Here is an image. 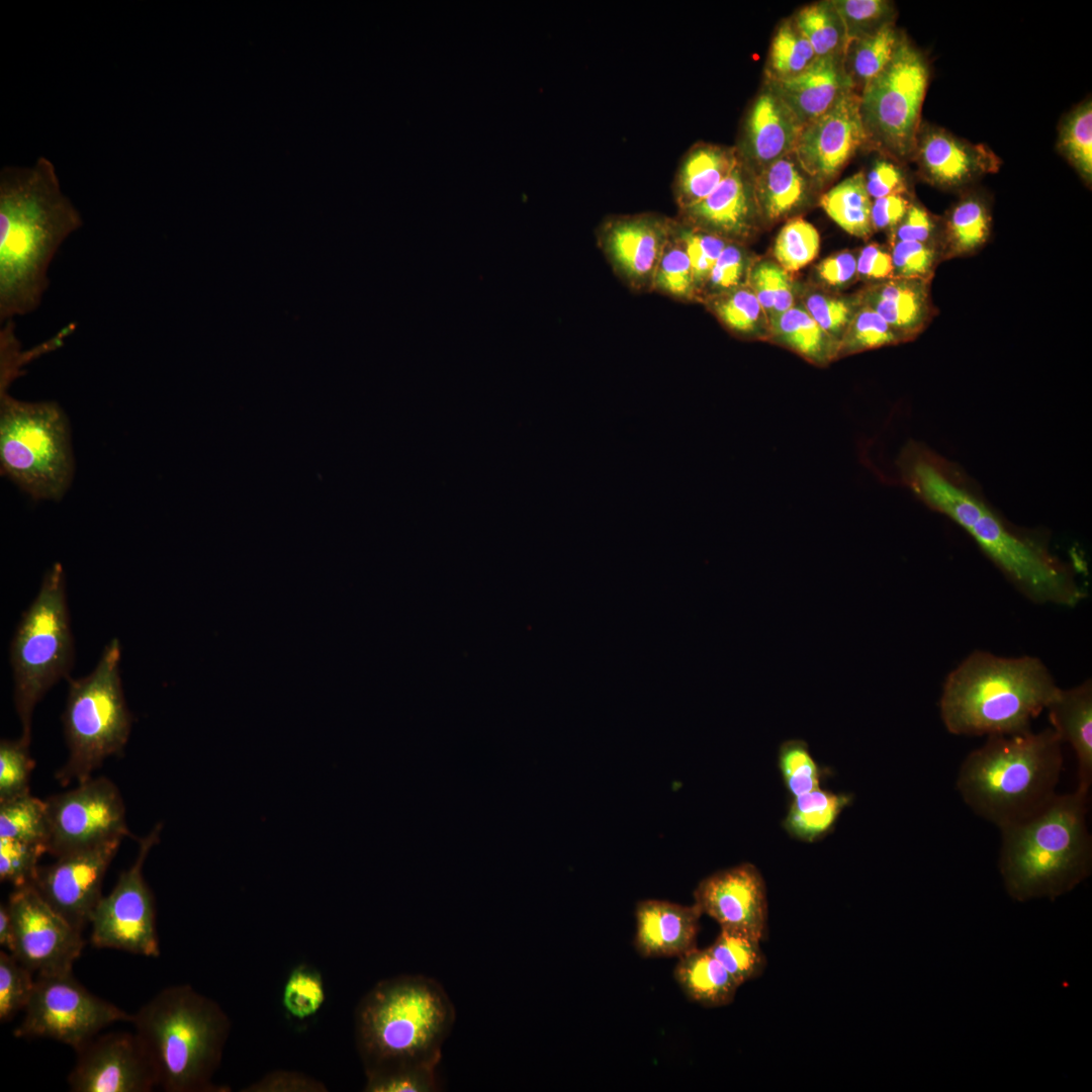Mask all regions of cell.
<instances>
[{"instance_id":"cell-42","label":"cell","mask_w":1092,"mask_h":1092,"mask_svg":"<svg viewBox=\"0 0 1092 1092\" xmlns=\"http://www.w3.org/2000/svg\"><path fill=\"white\" fill-rule=\"evenodd\" d=\"M652 289L670 297L698 301L689 256L672 229L657 264Z\"/></svg>"},{"instance_id":"cell-32","label":"cell","mask_w":1092,"mask_h":1092,"mask_svg":"<svg viewBox=\"0 0 1092 1092\" xmlns=\"http://www.w3.org/2000/svg\"><path fill=\"white\" fill-rule=\"evenodd\" d=\"M702 302L736 337L768 340V317L747 283L707 296Z\"/></svg>"},{"instance_id":"cell-25","label":"cell","mask_w":1092,"mask_h":1092,"mask_svg":"<svg viewBox=\"0 0 1092 1092\" xmlns=\"http://www.w3.org/2000/svg\"><path fill=\"white\" fill-rule=\"evenodd\" d=\"M765 82L803 127L825 113L842 93L854 90L844 70L842 56L817 58L807 70L793 78Z\"/></svg>"},{"instance_id":"cell-11","label":"cell","mask_w":1092,"mask_h":1092,"mask_svg":"<svg viewBox=\"0 0 1092 1092\" xmlns=\"http://www.w3.org/2000/svg\"><path fill=\"white\" fill-rule=\"evenodd\" d=\"M928 76L924 57L901 35L890 62L859 94L868 143L894 158L914 156Z\"/></svg>"},{"instance_id":"cell-26","label":"cell","mask_w":1092,"mask_h":1092,"mask_svg":"<svg viewBox=\"0 0 1092 1092\" xmlns=\"http://www.w3.org/2000/svg\"><path fill=\"white\" fill-rule=\"evenodd\" d=\"M1052 728L1061 741L1069 743L1077 757V790L1089 793L1092 783V682L1086 679L1059 689L1046 707Z\"/></svg>"},{"instance_id":"cell-18","label":"cell","mask_w":1092,"mask_h":1092,"mask_svg":"<svg viewBox=\"0 0 1092 1092\" xmlns=\"http://www.w3.org/2000/svg\"><path fill=\"white\" fill-rule=\"evenodd\" d=\"M866 144L859 94L847 90L825 113L803 127L794 155L814 185L820 187L837 176Z\"/></svg>"},{"instance_id":"cell-20","label":"cell","mask_w":1092,"mask_h":1092,"mask_svg":"<svg viewBox=\"0 0 1092 1092\" xmlns=\"http://www.w3.org/2000/svg\"><path fill=\"white\" fill-rule=\"evenodd\" d=\"M671 219L642 213L608 219L599 241L614 271L632 289H652L657 264L668 240Z\"/></svg>"},{"instance_id":"cell-49","label":"cell","mask_w":1092,"mask_h":1092,"mask_svg":"<svg viewBox=\"0 0 1092 1092\" xmlns=\"http://www.w3.org/2000/svg\"><path fill=\"white\" fill-rule=\"evenodd\" d=\"M30 742L2 739L0 742V802L30 794V774L34 761L29 754Z\"/></svg>"},{"instance_id":"cell-5","label":"cell","mask_w":1092,"mask_h":1092,"mask_svg":"<svg viewBox=\"0 0 1092 1092\" xmlns=\"http://www.w3.org/2000/svg\"><path fill=\"white\" fill-rule=\"evenodd\" d=\"M1088 795L1056 794L1030 817L1000 829L999 871L1011 898L1053 901L1090 876Z\"/></svg>"},{"instance_id":"cell-14","label":"cell","mask_w":1092,"mask_h":1092,"mask_svg":"<svg viewBox=\"0 0 1092 1092\" xmlns=\"http://www.w3.org/2000/svg\"><path fill=\"white\" fill-rule=\"evenodd\" d=\"M46 803L48 852L56 857L129 835L121 794L104 777H91Z\"/></svg>"},{"instance_id":"cell-33","label":"cell","mask_w":1092,"mask_h":1092,"mask_svg":"<svg viewBox=\"0 0 1092 1092\" xmlns=\"http://www.w3.org/2000/svg\"><path fill=\"white\" fill-rule=\"evenodd\" d=\"M872 202L862 172L845 178L819 199L822 209L837 225L847 234L864 240L874 232Z\"/></svg>"},{"instance_id":"cell-62","label":"cell","mask_w":1092,"mask_h":1092,"mask_svg":"<svg viewBox=\"0 0 1092 1092\" xmlns=\"http://www.w3.org/2000/svg\"><path fill=\"white\" fill-rule=\"evenodd\" d=\"M910 202L903 194H893L874 199L871 208L872 226L875 231L892 232L905 215Z\"/></svg>"},{"instance_id":"cell-1","label":"cell","mask_w":1092,"mask_h":1092,"mask_svg":"<svg viewBox=\"0 0 1092 1092\" xmlns=\"http://www.w3.org/2000/svg\"><path fill=\"white\" fill-rule=\"evenodd\" d=\"M898 482L929 509L961 526L1026 598L1074 607L1085 597L1072 566L1037 533L1010 524L953 462L910 441L896 459Z\"/></svg>"},{"instance_id":"cell-15","label":"cell","mask_w":1092,"mask_h":1092,"mask_svg":"<svg viewBox=\"0 0 1092 1092\" xmlns=\"http://www.w3.org/2000/svg\"><path fill=\"white\" fill-rule=\"evenodd\" d=\"M7 905L13 923L10 952L37 975L72 972L84 947L82 931L55 911L32 884L14 888Z\"/></svg>"},{"instance_id":"cell-21","label":"cell","mask_w":1092,"mask_h":1092,"mask_svg":"<svg viewBox=\"0 0 1092 1092\" xmlns=\"http://www.w3.org/2000/svg\"><path fill=\"white\" fill-rule=\"evenodd\" d=\"M678 220L744 245L759 230L752 175L742 161L707 197L679 210Z\"/></svg>"},{"instance_id":"cell-57","label":"cell","mask_w":1092,"mask_h":1092,"mask_svg":"<svg viewBox=\"0 0 1092 1092\" xmlns=\"http://www.w3.org/2000/svg\"><path fill=\"white\" fill-rule=\"evenodd\" d=\"M936 224L931 214L922 206L910 203L905 215L890 233L891 242L910 241L932 244Z\"/></svg>"},{"instance_id":"cell-9","label":"cell","mask_w":1092,"mask_h":1092,"mask_svg":"<svg viewBox=\"0 0 1092 1092\" xmlns=\"http://www.w3.org/2000/svg\"><path fill=\"white\" fill-rule=\"evenodd\" d=\"M121 647L117 638L103 649L86 676L68 678L62 716L69 750L57 780L63 785L87 781L111 755L122 753L131 729L120 677Z\"/></svg>"},{"instance_id":"cell-22","label":"cell","mask_w":1092,"mask_h":1092,"mask_svg":"<svg viewBox=\"0 0 1092 1092\" xmlns=\"http://www.w3.org/2000/svg\"><path fill=\"white\" fill-rule=\"evenodd\" d=\"M803 125L765 82L753 100L744 122L741 161L751 175L794 152Z\"/></svg>"},{"instance_id":"cell-3","label":"cell","mask_w":1092,"mask_h":1092,"mask_svg":"<svg viewBox=\"0 0 1092 1092\" xmlns=\"http://www.w3.org/2000/svg\"><path fill=\"white\" fill-rule=\"evenodd\" d=\"M1059 689L1037 657H1003L977 650L946 676L940 717L954 735L1024 733Z\"/></svg>"},{"instance_id":"cell-28","label":"cell","mask_w":1092,"mask_h":1092,"mask_svg":"<svg viewBox=\"0 0 1092 1092\" xmlns=\"http://www.w3.org/2000/svg\"><path fill=\"white\" fill-rule=\"evenodd\" d=\"M752 184L761 223L767 224L784 220L803 208L815 186L794 152L752 175Z\"/></svg>"},{"instance_id":"cell-27","label":"cell","mask_w":1092,"mask_h":1092,"mask_svg":"<svg viewBox=\"0 0 1092 1092\" xmlns=\"http://www.w3.org/2000/svg\"><path fill=\"white\" fill-rule=\"evenodd\" d=\"M929 281L890 278L869 284L856 293L905 341L915 337L930 315Z\"/></svg>"},{"instance_id":"cell-55","label":"cell","mask_w":1092,"mask_h":1092,"mask_svg":"<svg viewBox=\"0 0 1092 1092\" xmlns=\"http://www.w3.org/2000/svg\"><path fill=\"white\" fill-rule=\"evenodd\" d=\"M753 261L744 245L728 243L711 270L700 301L707 296L746 284Z\"/></svg>"},{"instance_id":"cell-54","label":"cell","mask_w":1092,"mask_h":1092,"mask_svg":"<svg viewBox=\"0 0 1092 1092\" xmlns=\"http://www.w3.org/2000/svg\"><path fill=\"white\" fill-rule=\"evenodd\" d=\"M48 852L43 844L0 837V880L14 888L31 884L39 857Z\"/></svg>"},{"instance_id":"cell-24","label":"cell","mask_w":1092,"mask_h":1092,"mask_svg":"<svg viewBox=\"0 0 1092 1092\" xmlns=\"http://www.w3.org/2000/svg\"><path fill=\"white\" fill-rule=\"evenodd\" d=\"M914 155L924 176L943 187L960 186L998 166L997 157L985 146L971 145L936 127L921 132Z\"/></svg>"},{"instance_id":"cell-6","label":"cell","mask_w":1092,"mask_h":1092,"mask_svg":"<svg viewBox=\"0 0 1092 1092\" xmlns=\"http://www.w3.org/2000/svg\"><path fill=\"white\" fill-rule=\"evenodd\" d=\"M1062 744L1053 728L990 735L963 761L957 790L974 813L999 829L1020 822L1055 797Z\"/></svg>"},{"instance_id":"cell-10","label":"cell","mask_w":1092,"mask_h":1092,"mask_svg":"<svg viewBox=\"0 0 1092 1092\" xmlns=\"http://www.w3.org/2000/svg\"><path fill=\"white\" fill-rule=\"evenodd\" d=\"M1 471L34 499L59 500L73 477L66 417L53 401L15 399L1 389Z\"/></svg>"},{"instance_id":"cell-30","label":"cell","mask_w":1092,"mask_h":1092,"mask_svg":"<svg viewBox=\"0 0 1092 1092\" xmlns=\"http://www.w3.org/2000/svg\"><path fill=\"white\" fill-rule=\"evenodd\" d=\"M673 978L687 998L706 1008L731 1004L739 984L708 948H694L677 958Z\"/></svg>"},{"instance_id":"cell-23","label":"cell","mask_w":1092,"mask_h":1092,"mask_svg":"<svg viewBox=\"0 0 1092 1092\" xmlns=\"http://www.w3.org/2000/svg\"><path fill=\"white\" fill-rule=\"evenodd\" d=\"M702 915L694 903L639 901L635 907L634 947L643 958H679L697 947Z\"/></svg>"},{"instance_id":"cell-16","label":"cell","mask_w":1092,"mask_h":1092,"mask_svg":"<svg viewBox=\"0 0 1092 1092\" xmlns=\"http://www.w3.org/2000/svg\"><path fill=\"white\" fill-rule=\"evenodd\" d=\"M121 840L113 838L82 848L37 868L31 884L55 911L80 931L90 924L102 898L103 880Z\"/></svg>"},{"instance_id":"cell-39","label":"cell","mask_w":1092,"mask_h":1092,"mask_svg":"<svg viewBox=\"0 0 1092 1092\" xmlns=\"http://www.w3.org/2000/svg\"><path fill=\"white\" fill-rule=\"evenodd\" d=\"M0 837L39 843L48 848L46 801L28 794L0 802Z\"/></svg>"},{"instance_id":"cell-38","label":"cell","mask_w":1092,"mask_h":1092,"mask_svg":"<svg viewBox=\"0 0 1092 1092\" xmlns=\"http://www.w3.org/2000/svg\"><path fill=\"white\" fill-rule=\"evenodd\" d=\"M793 18L812 46L817 58L843 57L846 48L845 29L831 0L805 5L793 15Z\"/></svg>"},{"instance_id":"cell-12","label":"cell","mask_w":1092,"mask_h":1092,"mask_svg":"<svg viewBox=\"0 0 1092 1092\" xmlns=\"http://www.w3.org/2000/svg\"><path fill=\"white\" fill-rule=\"evenodd\" d=\"M131 1014L92 994L72 972L37 975L15 1037H48L75 1051L105 1027L130 1022Z\"/></svg>"},{"instance_id":"cell-29","label":"cell","mask_w":1092,"mask_h":1092,"mask_svg":"<svg viewBox=\"0 0 1092 1092\" xmlns=\"http://www.w3.org/2000/svg\"><path fill=\"white\" fill-rule=\"evenodd\" d=\"M741 161L736 148L697 144L684 158L674 182L678 209L688 208L713 192Z\"/></svg>"},{"instance_id":"cell-52","label":"cell","mask_w":1092,"mask_h":1092,"mask_svg":"<svg viewBox=\"0 0 1092 1092\" xmlns=\"http://www.w3.org/2000/svg\"><path fill=\"white\" fill-rule=\"evenodd\" d=\"M779 766L785 785L794 797L819 788V768L805 741L783 742L779 749Z\"/></svg>"},{"instance_id":"cell-17","label":"cell","mask_w":1092,"mask_h":1092,"mask_svg":"<svg viewBox=\"0 0 1092 1092\" xmlns=\"http://www.w3.org/2000/svg\"><path fill=\"white\" fill-rule=\"evenodd\" d=\"M68 1076L74 1092H149L158 1086L151 1058L136 1033L97 1034L76 1050Z\"/></svg>"},{"instance_id":"cell-45","label":"cell","mask_w":1092,"mask_h":1092,"mask_svg":"<svg viewBox=\"0 0 1092 1092\" xmlns=\"http://www.w3.org/2000/svg\"><path fill=\"white\" fill-rule=\"evenodd\" d=\"M1058 147L1087 181L1092 177V104L1085 101L1071 111L1060 127Z\"/></svg>"},{"instance_id":"cell-46","label":"cell","mask_w":1092,"mask_h":1092,"mask_svg":"<svg viewBox=\"0 0 1092 1092\" xmlns=\"http://www.w3.org/2000/svg\"><path fill=\"white\" fill-rule=\"evenodd\" d=\"M799 295L800 305L839 345L841 337L859 305L857 295L844 296L811 287L804 289Z\"/></svg>"},{"instance_id":"cell-4","label":"cell","mask_w":1092,"mask_h":1092,"mask_svg":"<svg viewBox=\"0 0 1092 1092\" xmlns=\"http://www.w3.org/2000/svg\"><path fill=\"white\" fill-rule=\"evenodd\" d=\"M436 980L402 975L378 982L359 1002L355 1037L365 1073L407 1065L438 1066L455 1021Z\"/></svg>"},{"instance_id":"cell-31","label":"cell","mask_w":1092,"mask_h":1092,"mask_svg":"<svg viewBox=\"0 0 1092 1092\" xmlns=\"http://www.w3.org/2000/svg\"><path fill=\"white\" fill-rule=\"evenodd\" d=\"M768 341L784 346L817 366H826L838 359V342L800 304L770 320Z\"/></svg>"},{"instance_id":"cell-56","label":"cell","mask_w":1092,"mask_h":1092,"mask_svg":"<svg viewBox=\"0 0 1092 1092\" xmlns=\"http://www.w3.org/2000/svg\"><path fill=\"white\" fill-rule=\"evenodd\" d=\"M890 253L893 278L924 281L931 279L938 256L933 244L893 241Z\"/></svg>"},{"instance_id":"cell-35","label":"cell","mask_w":1092,"mask_h":1092,"mask_svg":"<svg viewBox=\"0 0 1092 1092\" xmlns=\"http://www.w3.org/2000/svg\"><path fill=\"white\" fill-rule=\"evenodd\" d=\"M794 798L785 819V828L791 835L806 841L824 835L850 801L848 796L820 788Z\"/></svg>"},{"instance_id":"cell-59","label":"cell","mask_w":1092,"mask_h":1092,"mask_svg":"<svg viewBox=\"0 0 1092 1092\" xmlns=\"http://www.w3.org/2000/svg\"><path fill=\"white\" fill-rule=\"evenodd\" d=\"M815 275L824 286L833 289L850 285L856 278V256L841 251L823 259L815 268Z\"/></svg>"},{"instance_id":"cell-53","label":"cell","mask_w":1092,"mask_h":1092,"mask_svg":"<svg viewBox=\"0 0 1092 1092\" xmlns=\"http://www.w3.org/2000/svg\"><path fill=\"white\" fill-rule=\"evenodd\" d=\"M437 1067L407 1065L366 1074V1092H434L439 1088Z\"/></svg>"},{"instance_id":"cell-40","label":"cell","mask_w":1092,"mask_h":1092,"mask_svg":"<svg viewBox=\"0 0 1092 1092\" xmlns=\"http://www.w3.org/2000/svg\"><path fill=\"white\" fill-rule=\"evenodd\" d=\"M747 284L755 294L768 321L796 304L797 288L786 270L771 260H754Z\"/></svg>"},{"instance_id":"cell-37","label":"cell","mask_w":1092,"mask_h":1092,"mask_svg":"<svg viewBox=\"0 0 1092 1092\" xmlns=\"http://www.w3.org/2000/svg\"><path fill=\"white\" fill-rule=\"evenodd\" d=\"M761 940L748 934L720 928L708 950L741 986L760 977L766 968Z\"/></svg>"},{"instance_id":"cell-47","label":"cell","mask_w":1092,"mask_h":1092,"mask_svg":"<svg viewBox=\"0 0 1092 1092\" xmlns=\"http://www.w3.org/2000/svg\"><path fill=\"white\" fill-rule=\"evenodd\" d=\"M321 973L306 964L296 966L289 974L282 992L286 1013L298 1020L314 1015L326 1000Z\"/></svg>"},{"instance_id":"cell-13","label":"cell","mask_w":1092,"mask_h":1092,"mask_svg":"<svg viewBox=\"0 0 1092 1092\" xmlns=\"http://www.w3.org/2000/svg\"><path fill=\"white\" fill-rule=\"evenodd\" d=\"M161 828L156 825L140 839L134 862L119 875L112 891L102 896L96 905L90 920L94 946L159 957L155 901L144 878L143 867L159 841Z\"/></svg>"},{"instance_id":"cell-19","label":"cell","mask_w":1092,"mask_h":1092,"mask_svg":"<svg viewBox=\"0 0 1092 1092\" xmlns=\"http://www.w3.org/2000/svg\"><path fill=\"white\" fill-rule=\"evenodd\" d=\"M694 904L723 929L763 941L767 936L766 887L760 872L741 863L704 878L694 891Z\"/></svg>"},{"instance_id":"cell-61","label":"cell","mask_w":1092,"mask_h":1092,"mask_svg":"<svg viewBox=\"0 0 1092 1092\" xmlns=\"http://www.w3.org/2000/svg\"><path fill=\"white\" fill-rule=\"evenodd\" d=\"M856 274L871 283L893 278L891 253L880 244H867L856 257Z\"/></svg>"},{"instance_id":"cell-48","label":"cell","mask_w":1092,"mask_h":1092,"mask_svg":"<svg viewBox=\"0 0 1092 1092\" xmlns=\"http://www.w3.org/2000/svg\"><path fill=\"white\" fill-rule=\"evenodd\" d=\"M672 229L689 256L700 301L716 260L730 242L678 219H672Z\"/></svg>"},{"instance_id":"cell-58","label":"cell","mask_w":1092,"mask_h":1092,"mask_svg":"<svg viewBox=\"0 0 1092 1092\" xmlns=\"http://www.w3.org/2000/svg\"><path fill=\"white\" fill-rule=\"evenodd\" d=\"M327 1087L304 1074L275 1071L252 1083L244 1091L249 1092H323Z\"/></svg>"},{"instance_id":"cell-41","label":"cell","mask_w":1092,"mask_h":1092,"mask_svg":"<svg viewBox=\"0 0 1092 1092\" xmlns=\"http://www.w3.org/2000/svg\"><path fill=\"white\" fill-rule=\"evenodd\" d=\"M990 233V215L985 204L978 198L966 197L950 211L945 234L949 250L954 255L974 252L987 240Z\"/></svg>"},{"instance_id":"cell-63","label":"cell","mask_w":1092,"mask_h":1092,"mask_svg":"<svg viewBox=\"0 0 1092 1092\" xmlns=\"http://www.w3.org/2000/svg\"><path fill=\"white\" fill-rule=\"evenodd\" d=\"M0 944L5 950L11 951L13 947V923L7 903L0 905Z\"/></svg>"},{"instance_id":"cell-50","label":"cell","mask_w":1092,"mask_h":1092,"mask_svg":"<svg viewBox=\"0 0 1092 1092\" xmlns=\"http://www.w3.org/2000/svg\"><path fill=\"white\" fill-rule=\"evenodd\" d=\"M845 29L846 43L893 22L894 5L886 0H831Z\"/></svg>"},{"instance_id":"cell-51","label":"cell","mask_w":1092,"mask_h":1092,"mask_svg":"<svg viewBox=\"0 0 1092 1092\" xmlns=\"http://www.w3.org/2000/svg\"><path fill=\"white\" fill-rule=\"evenodd\" d=\"M31 971L11 952L0 951V1021L11 1018L25 1009L33 992L35 980Z\"/></svg>"},{"instance_id":"cell-60","label":"cell","mask_w":1092,"mask_h":1092,"mask_svg":"<svg viewBox=\"0 0 1092 1092\" xmlns=\"http://www.w3.org/2000/svg\"><path fill=\"white\" fill-rule=\"evenodd\" d=\"M864 179L867 191L874 199L903 194L906 190L901 169L885 159L876 161L869 173L864 175Z\"/></svg>"},{"instance_id":"cell-36","label":"cell","mask_w":1092,"mask_h":1092,"mask_svg":"<svg viewBox=\"0 0 1092 1092\" xmlns=\"http://www.w3.org/2000/svg\"><path fill=\"white\" fill-rule=\"evenodd\" d=\"M816 59L812 46L795 19L793 16L789 17L780 23L772 36L765 67V81L793 78L807 70Z\"/></svg>"},{"instance_id":"cell-8","label":"cell","mask_w":1092,"mask_h":1092,"mask_svg":"<svg viewBox=\"0 0 1092 1092\" xmlns=\"http://www.w3.org/2000/svg\"><path fill=\"white\" fill-rule=\"evenodd\" d=\"M9 655L21 737L30 742L35 706L59 680L69 678L74 664V638L61 563L47 570L35 598L22 613Z\"/></svg>"},{"instance_id":"cell-7","label":"cell","mask_w":1092,"mask_h":1092,"mask_svg":"<svg viewBox=\"0 0 1092 1092\" xmlns=\"http://www.w3.org/2000/svg\"><path fill=\"white\" fill-rule=\"evenodd\" d=\"M134 1032L168 1092L224 1091L212 1083L231 1021L212 999L190 985L163 989L131 1014Z\"/></svg>"},{"instance_id":"cell-43","label":"cell","mask_w":1092,"mask_h":1092,"mask_svg":"<svg viewBox=\"0 0 1092 1092\" xmlns=\"http://www.w3.org/2000/svg\"><path fill=\"white\" fill-rule=\"evenodd\" d=\"M902 342H905V339L878 312L859 301L858 307L839 341L838 359Z\"/></svg>"},{"instance_id":"cell-2","label":"cell","mask_w":1092,"mask_h":1092,"mask_svg":"<svg viewBox=\"0 0 1092 1092\" xmlns=\"http://www.w3.org/2000/svg\"><path fill=\"white\" fill-rule=\"evenodd\" d=\"M83 224L63 193L54 164L6 166L0 173V320L34 311L61 245Z\"/></svg>"},{"instance_id":"cell-34","label":"cell","mask_w":1092,"mask_h":1092,"mask_svg":"<svg viewBox=\"0 0 1092 1092\" xmlns=\"http://www.w3.org/2000/svg\"><path fill=\"white\" fill-rule=\"evenodd\" d=\"M901 34L894 22L867 36L850 40L843 54L844 70L855 92L860 94L892 59Z\"/></svg>"},{"instance_id":"cell-44","label":"cell","mask_w":1092,"mask_h":1092,"mask_svg":"<svg viewBox=\"0 0 1092 1092\" xmlns=\"http://www.w3.org/2000/svg\"><path fill=\"white\" fill-rule=\"evenodd\" d=\"M820 236L816 228L802 217H791L780 230L772 248L777 263L794 273L818 255Z\"/></svg>"}]
</instances>
